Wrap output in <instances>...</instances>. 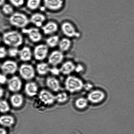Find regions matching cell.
Returning a JSON list of instances; mask_svg holds the SVG:
<instances>
[{
	"label": "cell",
	"instance_id": "obj_33",
	"mask_svg": "<svg viewBox=\"0 0 134 134\" xmlns=\"http://www.w3.org/2000/svg\"><path fill=\"white\" fill-rule=\"evenodd\" d=\"M84 66L81 63L76 64L75 68V71L77 73H80L83 71L84 70Z\"/></svg>",
	"mask_w": 134,
	"mask_h": 134
},
{
	"label": "cell",
	"instance_id": "obj_2",
	"mask_svg": "<svg viewBox=\"0 0 134 134\" xmlns=\"http://www.w3.org/2000/svg\"><path fill=\"white\" fill-rule=\"evenodd\" d=\"M61 29L66 37L71 39H78L81 37V32L78 27L71 22H64L61 25Z\"/></svg>",
	"mask_w": 134,
	"mask_h": 134
},
{
	"label": "cell",
	"instance_id": "obj_9",
	"mask_svg": "<svg viewBox=\"0 0 134 134\" xmlns=\"http://www.w3.org/2000/svg\"><path fill=\"white\" fill-rule=\"evenodd\" d=\"M105 94L103 92L99 90L92 91L88 94L87 99L89 102L94 104L100 103L104 99Z\"/></svg>",
	"mask_w": 134,
	"mask_h": 134
},
{
	"label": "cell",
	"instance_id": "obj_41",
	"mask_svg": "<svg viewBox=\"0 0 134 134\" xmlns=\"http://www.w3.org/2000/svg\"><path fill=\"white\" fill-rule=\"evenodd\" d=\"M1 64H0V68H1Z\"/></svg>",
	"mask_w": 134,
	"mask_h": 134
},
{
	"label": "cell",
	"instance_id": "obj_20",
	"mask_svg": "<svg viewBox=\"0 0 134 134\" xmlns=\"http://www.w3.org/2000/svg\"><path fill=\"white\" fill-rule=\"evenodd\" d=\"M46 19L45 16L43 14L37 13L31 16L30 21L37 27H41L42 25Z\"/></svg>",
	"mask_w": 134,
	"mask_h": 134
},
{
	"label": "cell",
	"instance_id": "obj_8",
	"mask_svg": "<svg viewBox=\"0 0 134 134\" xmlns=\"http://www.w3.org/2000/svg\"><path fill=\"white\" fill-rule=\"evenodd\" d=\"M22 32L28 35L31 41L37 43L41 40L42 36L38 28L31 27L29 29H23Z\"/></svg>",
	"mask_w": 134,
	"mask_h": 134
},
{
	"label": "cell",
	"instance_id": "obj_35",
	"mask_svg": "<svg viewBox=\"0 0 134 134\" xmlns=\"http://www.w3.org/2000/svg\"><path fill=\"white\" fill-rule=\"evenodd\" d=\"M50 72H51L52 74L55 75H58L60 72V70L56 68H54L52 69L50 68Z\"/></svg>",
	"mask_w": 134,
	"mask_h": 134
},
{
	"label": "cell",
	"instance_id": "obj_32",
	"mask_svg": "<svg viewBox=\"0 0 134 134\" xmlns=\"http://www.w3.org/2000/svg\"><path fill=\"white\" fill-rule=\"evenodd\" d=\"M7 54V51L4 47L0 46V59L4 58Z\"/></svg>",
	"mask_w": 134,
	"mask_h": 134
},
{
	"label": "cell",
	"instance_id": "obj_11",
	"mask_svg": "<svg viewBox=\"0 0 134 134\" xmlns=\"http://www.w3.org/2000/svg\"><path fill=\"white\" fill-rule=\"evenodd\" d=\"M63 53L60 51L52 52L48 58V62L54 66H57L62 62L64 59Z\"/></svg>",
	"mask_w": 134,
	"mask_h": 134
},
{
	"label": "cell",
	"instance_id": "obj_24",
	"mask_svg": "<svg viewBox=\"0 0 134 134\" xmlns=\"http://www.w3.org/2000/svg\"><path fill=\"white\" fill-rule=\"evenodd\" d=\"M88 102L87 98L81 97L76 100L75 102V105L79 109H83L87 107Z\"/></svg>",
	"mask_w": 134,
	"mask_h": 134
},
{
	"label": "cell",
	"instance_id": "obj_29",
	"mask_svg": "<svg viewBox=\"0 0 134 134\" xmlns=\"http://www.w3.org/2000/svg\"><path fill=\"white\" fill-rule=\"evenodd\" d=\"M2 10L4 14L7 15L13 14L14 9L11 5L9 4H4L2 6Z\"/></svg>",
	"mask_w": 134,
	"mask_h": 134
},
{
	"label": "cell",
	"instance_id": "obj_37",
	"mask_svg": "<svg viewBox=\"0 0 134 134\" xmlns=\"http://www.w3.org/2000/svg\"><path fill=\"white\" fill-rule=\"evenodd\" d=\"M4 94V89L1 86H0V99L3 96Z\"/></svg>",
	"mask_w": 134,
	"mask_h": 134
},
{
	"label": "cell",
	"instance_id": "obj_15",
	"mask_svg": "<svg viewBox=\"0 0 134 134\" xmlns=\"http://www.w3.org/2000/svg\"><path fill=\"white\" fill-rule=\"evenodd\" d=\"M73 44L72 39L65 37L60 40L58 45L60 51L64 53L69 51L71 48Z\"/></svg>",
	"mask_w": 134,
	"mask_h": 134
},
{
	"label": "cell",
	"instance_id": "obj_6",
	"mask_svg": "<svg viewBox=\"0 0 134 134\" xmlns=\"http://www.w3.org/2000/svg\"><path fill=\"white\" fill-rule=\"evenodd\" d=\"M1 68L4 74L6 75L13 74L18 70V65L15 62L8 60L1 65Z\"/></svg>",
	"mask_w": 134,
	"mask_h": 134
},
{
	"label": "cell",
	"instance_id": "obj_7",
	"mask_svg": "<svg viewBox=\"0 0 134 134\" xmlns=\"http://www.w3.org/2000/svg\"><path fill=\"white\" fill-rule=\"evenodd\" d=\"M48 52V47L47 45L39 44L36 46L34 49V57L38 61H42L47 57Z\"/></svg>",
	"mask_w": 134,
	"mask_h": 134
},
{
	"label": "cell",
	"instance_id": "obj_13",
	"mask_svg": "<svg viewBox=\"0 0 134 134\" xmlns=\"http://www.w3.org/2000/svg\"><path fill=\"white\" fill-rule=\"evenodd\" d=\"M44 2L46 8L53 11L60 10L64 4L63 0H44Z\"/></svg>",
	"mask_w": 134,
	"mask_h": 134
},
{
	"label": "cell",
	"instance_id": "obj_10",
	"mask_svg": "<svg viewBox=\"0 0 134 134\" xmlns=\"http://www.w3.org/2000/svg\"><path fill=\"white\" fill-rule=\"evenodd\" d=\"M22 83L19 77L14 76L8 81V87L10 91L17 92L21 89Z\"/></svg>",
	"mask_w": 134,
	"mask_h": 134
},
{
	"label": "cell",
	"instance_id": "obj_23",
	"mask_svg": "<svg viewBox=\"0 0 134 134\" xmlns=\"http://www.w3.org/2000/svg\"><path fill=\"white\" fill-rule=\"evenodd\" d=\"M50 68L48 64L45 63H41L36 66V70L39 74L44 75L50 71Z\"/></svg>",
	"mask_w": 134,
	"mask_h": 134
},
{
	"label": "cell",
	"instance_id": "obj_4",
	"mask_svg": "<svg viewBox=\"0 0 134 134\" xmlns=\"http://www.w3.org/2000/svg\"><path fill=\"white\" fill-rule=\"evenodd\" d=\"M30 21L27 16L20 13L17 12L12 14L9 18L10 24L14 27L20 28H24Z\"/></svg>",
	"mask_w": 134,
	"mask_h": 134
},
{
	"label": "cell",
	"instance_id": "obj_12",
	"mask_svg": "<svg viewBox=\"0 0 134 134\" xmlns=\"http://www.w3.org/2000/svg\"><path fill=\"white\" fill-rule=\"evenodd\" d=\"M39 98L40 100L46 105L52 104L56 101L55 96L46 90H42L40 92Z\"/></svg>",
	"mask_w": 134,
	"mask_h": 134
},
{
	"label": "cell",
	"instance_id": "obj_18",
	"mask_svg": "<svg viewBox=\"0 0 134 134\" xmlns=\"http://www.w3.org/2000/svg\"><path fill=\"white\" fill-rule=\"evenodd\" d=\"M18 55L21 61L27 62L32 58V54L31 48L28 47H24L19 51Z\"/></svg>",
	"mask_w": 134,
	"mask_h": 134
},
{
	"label": "cell",
	"instance_id": "obj_40",
	"mask_svg": "<svg viewBox=\"0 0 134 134\" xmlns=\"http://www.w3.org/2000/svg\"><path fill=\"white\" fill-rule=\"evenodd\" d=\"M1 37L0 36V43H1Z\"/></svg>",
	"mask_w": 134,
	"mask_h": 134
},
{
	"label": "cell",
	"instance_id": "obj_27",
	"mask_svg": "<svg viewBox=\"0 0 134 134\" xmlns=\"http://www.w3.org/2000/svg\"><path fill=\"white\" fill-rule=\"evenodd\" d=\"M56 101L59 103H64L67 102L68 99V94L65 92H62L55 96Z\"/></svg>",
	"mask_w": 134,
	"mask_h": 134
},
{
	"label": "cell",
	"instance_id": "obj_31",
	"mask_svg": "<svg viewBox=\"0 0 134 134\" xmlns=\"http://www.w3.org/2000/svg\"><path fill=\"white\" fill-rule=\"evenodd\" d=\"M9 1L13 6L16 7L22 6L24 2V0H9Z\"/></svg>",
	"mask_w": 134,
	"mask_h": 134
},
{
	"label": "cell",
	"instance_id": "obj_36",
	"mask_svg": "<svg viewBox=\"0 0 134 134\" xmlns=\"http://www.w3.org/2000/svg\"><path fill=\"white\" fill-rule=\"evenodd\" d=\"M92 87V85L91 84H87L85 85L84 84V88H85V89L87 90H89Z\"/></svg>",
	"mask_w": 134,
	"mask_h": 134
},
{
	"label": "cell",
	"instance_id": "obj_5",
	"mask_svg": "<svg viewBox=\"0 0 134 134\" xmlns=\"http://www.w3.org/2000/svg\"><path fill=\"white\" fill-rule=\"evenodd\" d=\"M19 74L21 77L27 81L32 79L35 77V71L32 65L27 64H23L19 68Z\"/></svg>",
	"mask_w": 134,
	"mask_h": 134
},
{
	"label": "cell",
	"instance_id": "obj_34",
	"mask_svg": "<svg viewBox=\"0 0 134 134\" xmlns=\"http://www.w3.org/2000/svg\"><path fill=\"white\" fill-rule=\"evenodd\" d=\"M7 79L6 75L0 73V84L3 85L7 82Z\"/></svg>",
	"mask_w": 134,
	"mask_h": 134
},
{
	"label": "cell",
	"instance_id": "obj_17",
	"mask_svg": "<svg viewBox=\"0 0 134 134\" xmlns=\"http://www.w3.org/2000/svg\"><path fill=\"white\" fill-rule=\"evenodd\" d=\"M38 91V87L35 82H28L26 83L25 85V93L29 97L35 96L37 94Z\"/></svg>",
	"mask_w": 134,
	"mask_h": 134
},
{
	"label": "cell",
	"instance_id": "obj_16",
	"mask_svg": "<svg viewBox=\"0 0 134 134\" xmlns=\"http://www.w3.org/2000/svg\"><path fill=\"white\" fill-rule=\"evenodd\" d=\"M46 83L47 87L54 92L59 91L61 88L59 81L55 77H48L47 79Z\"/></svg>",
	"mask_w": 134,
	"mask_h": 134
},
{
	"label": "cell",
	"instance_id": "obj_38",
	"mask_svg": "<svg viewBox=\"0 0 134 134\" xmlns=\"http://www.w3.org/2000/svg\"><path fill=\"white\" fill-rule=\"evenodd\" d=\"M0 134H7V132L4 129L0 128Z\"/></svg>",
	"mask_w": 134,
	"mask_h": 134
},
{
	"label": "cell",
	"instance_id": "obj_26",
	"mask_svg": "<svg viewBox=\"0 0 134 134\" xmlns=\"http://www.w3.org/2000/svg\"><path fill=\"white\" fill-rule=\"evenodd\" d=\"M41 0H28L27 5L28 8L31 10H35L39 7Z\"/></svg>",
	"mask_w": 134,
	"mask_h": 134
},
{
	"label": "cell",
	"instance_id": "obj_25",
	"mask_svg": "<svg viewBox=\"0 0 134 134\" xmlns=\"http://www.w3.org/2000/svg\"><path fill=\"white\" fill-rule=\"evenodd\" d=\"M59 41V37L57 35H54L47 38L46 42L48 47L53 48L58 44Z\"/></svg>",
	"mask_w": 134,
	"mask_h": 134
},
{
	"label": "cell",
	"instance_id": "obj_39",
	"mask_svg": "<svg viewBox=\"0 0 134 134\" xmlns=\"http://www.w3.org/2000/svg\"><path fill=\"white\" fill-rule=\"evenodd\" d=\"M5 0H0V6H2L4 4Z\"/></svg>",
	"mask_w": 134,
	"mask_h": 134
},
{
	"label": "cell",
	"instance_id": "obj_1",
	"mask_svg": "<svg viewBox=\"0 0 134 134\" xmlns=\"http://www.w3.org/2000/svg\"><path fill=\"white\" fill-rule=\"evenodd\" d=\"M2 40L6 45L17 48L21 45L23 41L21 35L14 31L5 32L3 35Z\"/></svg>",
	"mask_w": 134,
	"mask_h": 134
},
{
	"label": "cell",
	"instance_id": "obj_30",
	"mask_svg": "<svg viewBox=\"0 0 134 134\" xmlns=\"http://www.w3.org/2000/svg\"><path fill=\"white\" fill-rule=\"evenodd\" d=\"M7 51V54L11 57H14L18 55L19 50L17 48H9Z\"/></svg>",
	"mask_w": 134,
	"mask_h": 134
},
{
	"label": "cell",
	"instance_id": "obj_14",
	"mask_svg": "<svg viewBox=\"0 0 134 134\" xmlns=\"http://www.w3.org/2000/svg\"><path fill=\"white\" fill-rule=\"evenodd\" d=\"M76 64L72 60H68L64 63L59 69L60 72L65 75L70 74L74 71Z\"/></svg>",
	"mask_w": 134,
	"mask_h": 134
},
{
	"label": "cell",
	"instance_id": "obj_3",
	"mask_svg": "<svg viewBox=\"0 0 134 134\" xmlns=\"http://www.w3.org/2000/svg\"><path fill=\"white\" fill-rule=\"evenodd\" d=\"M84 84L82 80L78 77L69 76L67 77L65 81L66 90L69 92H77L84 88Z\"/></svg>",
	"mask_w": 134,
	"mask_h": 134
},
{
	"label": "cell",
	"instance_id": "obj_22",
	"mask_svg": "<svg viewBox=\"0 0 134 134\" xmlns=\"http://www.w3.org/2000/svg\"><path fill=\"white\" fill-rule=\"evenodd\" d=\"M15 123V119L14 117L10 115H3L0 116V125L3 126H11Z\"/></svg>",
	"mask_w": 134,
	"mask_h": 134
},
{
	"label": "cell",
	"instance_id": "obj_28",
	"mask_svg": "<svg viewBox=\"0 0 134 134\" xmlns=\"http://www.w3.org/2000/svg\"><path fill=\"white\" fill-rule=\"evenodd\" d=\"M10 110V106L8 102L4 100H0V112L5 113L8 112Z\"/></svg>",
	"mask_w": 134,
	"mask_h": 134
},
{
	"label": "cell",
	"instance_id": "obj_19",
	"mask_svg": "<svg viewBox=\"0 0 134 134\" xmlns=\"http://www.w3.org/2000/svg\"><path fill=\"white\" fill-rule=\"evenodd\" d=\"M43 32L46 35L54 34L58 30V25L53 22H49L42 27Z\"/></svg>",
	"mask_w": 134,
	"mask_h": 134
},
{
	"label": "cell",
	"instance_id": "obj_21",
	"mask_svg": "<svg viewBox=\"0 0 134 134\" xmlns=\"http://www.w3.org/2000/svg\"><path fill=\"white\" fill-rule=\"evenodd\" d=\"M10 101L13 107L19 108L23 105L24 99L21 94H15L11 96Z\"/></svg>",
	"mask_w": 134,
	"mask_h": 134
}]
</instances>
